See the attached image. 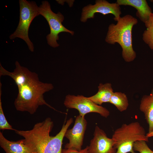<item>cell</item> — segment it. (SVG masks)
I'll list each match as a JSON object with an SVG mask.
<instances>
[{"mask_svg": "<svg viewBox=\"0 0 153 153\" xmlns=\"http://www.w3.org/2000/svg\"><path fill=\"white\" fill-rule=\"evenodd\" d=\"M146 29L142 35L144 42L153 50V13L150 15L148 20L144 23Z\"/></svg>", "mask_w": 153, "mask_h": 153, "instance_id": "obj_17", "label": "cell"}, {"mask_svg": "<svg viewBox=\"0 0 153 153\" xmlns=\"http://www.w3.org/2000/svg\"><path fill=\"white\" fill-rule=\"evenodd\" d=\"M146 136L148 138L153 137V131L146 133Z\"/></svg>", "mask_w": 153, "mask_h": 153, "instance_id": "obj_21", "label": "cell"}, {"mask_svg": "<svg viewBox=\"0 0 153 153\" xmlns=\"http://www.w3.org/2000/svg\"><path fill=\"white\" fill-rule=\"evenodd\" d=\"M40 15L42 16L46 20L49 25L50 32L46 36L48 44L55 48L59 46L57 41L59 39V34L62 32H66L74 35V32L65 27L62 24L64 17L60 12L55 13L53 12L49 2L46 1L42 2L39 7Z\"/></svg>", "mask_w": 153, "mask_h": 153, "instance_id": "obj_6", "label": "cell"}, {"mask_svg": "<svg viewBox=\"0 0 153 153\" xmlns=\"http://www.w3.org/2000/svg\"><path fill=\"white\" fill-rule=\"evenodd\" d=\"M139 109L148 125V132L153 131V89L149 95H144L140 102Z\"/></svg>", "mask_w": 153, "mask_h": 153, "instance_id": "obj_14", "label": "cell"}, {"mask_svg": "<svg viewBox=\"0 0 153 153\" xmlns=\"http://www.w3.org/2000/svg\"><path fill=\"white\" fill-rule=\"evenodd\" d=\"M109 103L114 105L121 112L126 110L129 105L126 95L121 92H114Z\"/></svg>", "mask_w": 153, "mask_h": 153, "instance_id": "obj_16", "label": "cell"}, {"mask_svg": "<svg viewBox=\"0 0 153 153\" xmlns=\"http://www.w3.org/2000/svg\"><path fill=\"white\" fill-rule=\"evenodd\" d=\"M144 141H139L135 142L133 145L134 150L139 153H153V151L149 148Z\"/></svg>", "mask_w": 153, "mask_h": 153, "instance_id": "obj_19", "label": "cell"}, {"mask_svg": "<svg viewBox=\"0 0 153 153\" xmlns=\"http://www.w3.org/2000/svg\"><path fill=\"white\" fill-rule=\"evenodd\" d=\"M15 68L12 72H10L0 63V76H8L14 81L18 88L34 80L39 79L38 75L27 68L21 66L18 61L15 62Z\"/></svg>", "mask_w": 153, "mask_h": 153, "instance_id": "obj_11", "label": "cell"}, {"mask_svg": "<svg viewBox=\"0 0 153 153\" xmlns=\"http://www.w3.org/2000/svg\"><path fill=\"white\" fill-rule=\"evenodd\" d=\"M62 153H88V146L80 150L64 148L62 149Z\"/></svg>", "mask_w": 153, "mask_h": 153, "instance_id": "obj_20", "label": "cell"}, {"mask_svg": "<svg viewBox=\"0 0 153 153\" xmlns=\"http://www.w3.org/2000/svg\"><path fill=\"white\" fill-rule=\"evenodd\" d=\"M53 88L51 83L42 82L39 79L18 88V93L14 102L16 110L33 114L36 112L39 106L46 105L57 111L47 103L44 98V94Z\"/></svg>", "mask_w": 153, "mask_h": 153, "instance_id": "obj_2", "label": "cell"}, {"mask_svg": "<svg viewBox=\"0 0 153 153\" xmlns=\"http://www.w3.org/2000/svg\"><path fill=\"white\" fill-rule=\"evenodd\" d=\"M116 3L120 6L128 5L137 9V16L144 23L148 20L152 13L151 8L146 0H117Z\"/></svg>", "mask_w": 153, "mask_h": 153, "instance_id": "obj_12", "label": "cell"}, {"mask_svg": "<svg viewBox=\"0 0 153 153\" xmlns=\"http://www.w3.org/2000/svg\"><path fill=\"white\" fill-rule=\"evenodd\" d=\"M73 122V119L71 118L65 124L64 123L60 131L54 136L50 135L54 124L49 117L35 124L31 130L15 129L14 131L24 138V143L33 153H62L65 134Z\"/></svg>", "mask_w": 153, "mask_h": 153, "instance_id": "obj_1", "label": "cell"}, {"mask_svg": "<svg viewBox=\"0 0 153 153\" xmlns=\"http://www.w3.org/2000/svg\"><path fill=\"white\" fill-rule=\"evenodd\" d=\"M138 22L137 19L127 14L121 17L116 24H110L108 28L106 42L111 44L118 43L122 48V58L126 62L133 61L136 57V53L133 48L132 30Z\"/></svg>", "mask_w": 153, "mask_h": 153, "instance_id": "obj_3", "label": "cell"}, {"mask_svg": "<svg viewBox=\"0 0 153 153\" xmlns=\"http://www.w3.org/2000/svg\"><path fill=\"white\" fill-rule=\"evenodd\" d=\"M116 151L112 138L108 137L103 130L96 126L88 146V153H115Z\"/></svg>", "mask_w": 153, "mask_h": 153, "instance_id": "obj_10", "label": "cell"}, {"mask_svg": "<svg viewBox=\"0 0 153 153\" xmlns=\"http://www.w3.org/2000/svg\"><path fill=\"white\" fill-rule=\"evenodd\" d=\"M96 13L103 15L112 14L114 16V20L117 22L121 17L122 12L120 6L116 2L110 3L105 0H97L94 5L89 4L82 8L81 21L85 22L89 18H94Z\"/></svg>", "mask_w": 153, "mask_h": 153, "instance_id": "obj_8", "label": "cell"}, {"mask_svg": "<svg viewBox=\"0 0 153 153\" xmlns=\"http://www.w3.org/2000/svg\"><path fill=\"white\" fill-rule=\"evenodd\" d=\"M20 19L18 26L9 38L13 40L16 38L22 39L27 44L31 52L34 51L33 43L28 36L29 27L34 19L40 15L38 7L34 1L20 0Z\"/></svg>", "mask_w": 153, "mask_h": 153, "instance_id": "obj_5", "label": "cell"}, {"mask_svg": "<svg viewBox=\"0 0 153 153\" xmlns=\"http://www.w3.org/2000/svg\"><path fill=\"white\" fill-rule=\"evenodd\" d=\"M98 90L94 95L88 98L95 104L101 105L103 103L110 102L114 93L112 85L107 83L103 84L100 83L98 86Z\"/></svg>", "mask_w": 153, "mask_h": 153, "instance_id": "obj_15", "label": "cell"}, {"mask_svg": "<svg viewBox=\"0 0 153 153\" xmlns=\"http://www.w3.org/2000/svg\"><path fill=\"white\" fill-rule=\"evenodd\" d=\"M64 104L67 108L77 110L79 115L83 118L87 113L95 112L105 118L110 114L109 110L105 107L98 105L82 95H68L66 96Z\"/></svg>", "mask_w": 153, "mask_h": 153, "instance_id": "obj_7", "label": "cell"}, {"mask_svg": "<svg viewBox=\"0 0 153 153\" xmlns=\"http://www.w3.org/2000/svg\"><path fill=\"white\" fill-rule=\"evenodd\" d=\"M0 146L6 153H33L24 143L23 139L17 141H10L0 132Z\"/></svg>", "mask_w": 153, "mask_h": 153, "instance_id": "obj_13", "label": "cell"}, {"mask_svg": "<svg viewBox=\"0 0 153 153\" xmlns=\"http://www.w3.org/2000/svg\"><path fill=\"white\" fill-rule=\"evenodd\" d=\"M112 138L116 149L115 153H136L133 149L134 143L148 141L145 129L138 122L122 124L115 130Z\"/></svg>", "mask_w": 153, "mask_h": 153, "instance_id": "obj_4", "label": "cell"}, {"mask_svg": "<svg viewBox=\"0 0 153 153\" xmlns=\"http://www.w3.org/2000/svg\"><path fill=\"white\" fill-rule=\"evenodd\" d=\"M2 84L0 82V129L4 130L5 129L15 130L7 121L4 115L3 110L1 96L2 94Z\"/></svg>", "mask_w": 153, "mask_h": 153, "instance_id": "obj_18", "label": "cell"}, {"mask_svg": "<svg viewBox=\"0 0 153 153\" xmlns=\"http://www.w3.org/2000/svg\"><path fill=\"white\" fill-rule=\"evenodd\" d=\"M87 123L84 117L79 115L76 116L73 128L67 129L65 134L64 137L69 140L65 145V148L78 150L82 149Z\"/></svg>", "mask_w": 153, "mask_h": 153, "instance_id": "obj_9", "label": "cell"}]
</instances>
